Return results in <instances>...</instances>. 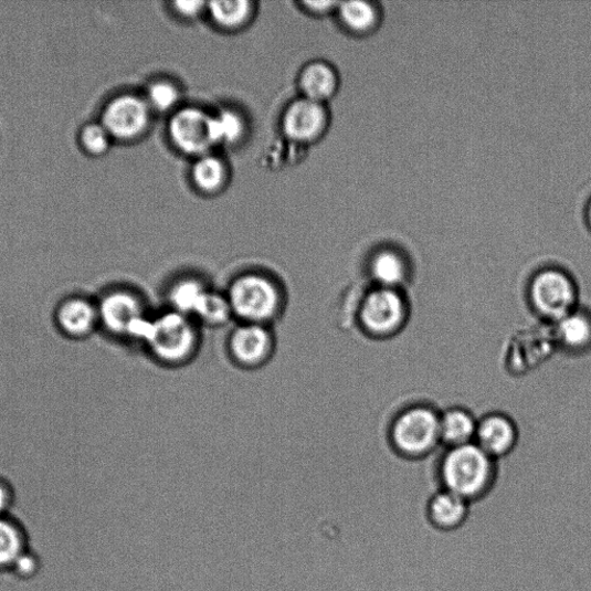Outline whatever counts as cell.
Returning a JSON list of instances; mask_svg holds the SVG:
<instances>
[{
	"instance_id": "9c48e42d",
	"label": "cell",
	"mask_w": 591,
	"mask_h": 591,
	"mask_svg": "<svg viewBox=\"0 0 591 591\" xmlns=\"http://www.w3.org/2000/svg\"><path fill=\"white\" fill-rule=\"evenodd\" d=\"M150 122L147 101L130 94L115 97L102 113L101 124L113 140L133 141L141 137Z\"/></svg>"
},
{
	"instance_id": "4316f807",
	"label": "cell",
	"mask_w": 591,
	"mask_h": 591,
	"mask_svg": "<svg viewBox=\"0 0 591 591\" xmlns=\"http://www.w3.org/2000/svg\"><path fill=\"white\" fill-rule=\"evenodd\" d=\"M179 92L169 83H157L148 91L147 103L150 109L166 113L171 110L178 103Z\"/></svg>"
},
{
	"instance_id": "7402d4cb",
	"label": "cell",
	"mask_w": 591,
	"mask_h": 591,
	"mask_svg": "<svg viewBox=\"0 0 591 591\" xmlns=\"http://www.w3.org/2000/svg\"><path fill=\"white\" fill-rule=\"evenodd\" d=\"M226 169L224 163L212 156L199 158L193 168V179L199 189L204 192H215L225 183Z\"/></svg>"
},
{
	"instance_id": "83f0119b",
	"label": "cell",
	"mask_w": 591,
	"mask_h": 591,
	"mask_svg": "<svg viewBox=\"0 0 591 591\" xmlns=\"http://www.w3.org/2000/svg\"><path fill=\"white\" fill-rule=\"evenodd\" d=\"M13 567L20 576H32L36 570V560L30 556L22 553L14 562Z\"/></svg>"
},
{
	"instance_id": "44dd1931",
	"label": "cell",
	"mask_w": 591,
	"mask_h": 591,
	"mask_svg": "<svg viewBox=\"0 0 591 591\" xmlns=\"http://www.w3.org/2000/svg\"><path fill=\"white\" fill-rule=\"evenodd\" d=\"M340 17L348 30L356 34H368L377 29L380 21L378 8L370 2H348L340 4Z\"/></svg>"
},
{
	"instance_id": "6da1fadb",
	"label": "cell",
	"mask_w": 591,
	"mask_h": 591,
	"mask_svg": "<svg viewBox=\"0 0 591 591\" xmlns=\"http://www.w3.org/2000/svg\"><path fill=\"white\" fill-rule=\"evenodd\" d=\"M202 345L203 328L193 318L162 306L154 310L139 348L154 365L178 370L196 361Z\"/></svg>"
},
{
	"instance_id": "5b68a950",
	"label": "cell",
	"mask_w": 591,
	"mask_h": 591,
	"mask_svg": "<svg viewBox=\"0 0 591 591\" xmlns=\"http://www.w3.org/2000/svg\"><path fill=\"white\" fill-rule=\"evenodd\" d=\"M355 325L373 340L392 339L410 319V300L404 289L370 286L355 306Z\"/></svg>"
},
{
	"instance_id": "7a4b0ae2",
	"label": "cell",
	"mask_w": 591,
	"mask_h": 591,
	"mask_svg": "<svg viewBox=\"0 0 591 591\" xmlns=\"http://www.w3.org/2000/svg\"><path fill=\"white\" fill-rule=\"evenodd\" d=\"M235 323L275 326L285 317L289 292L284 282L263 271H245L223 288Z\"/></svg>"
},
{
	"instance_id": "5bb4252c",
	"label": "cell",
	"mask_w": 591,
	"mask_h": 591,
	"mask_svg": "<svg viewBox=\"0 0 591 591\" xmlns=\"http://www.w3.org/2000/svg\"><path fill=\"white\" fill-rule=\"evenodd\" d=\"M327 114L323 103L302 98L293 103L284 117V131L298 143L316 140L324 133Z\"/></svg>"
},
{
	"instance_id": "1f68e13d",
	"label": "cell",
	"mask_w": 591,
	"mask_h": 591,
	"mask_svg": "<svg viewBox=\"0 0 591 591\" xmlns=\"http://www.w3.org/2000/svg\"><path fill=\"white\" fill-rule=\"evenodd\" d=\"M585 221H587V224H588L589 229L591 230V199L587 203Z\"/></svg>"
},
{
	"instance_id": "277c9868",
	"label": "cell",
	"mask_w": 591,
	"mask_h": 591,
	"mask_svg": "<svg viewBox=\"0 0 591 591\" xmlns=\"http://www.w3.org/2000/svg\"><path fill=\"white\" fill-rule=\"evenodd\" d=\"M439 476L443 489L471 503L492 492L497 478V461L475 443L446 448L440 461Z\"/></svg>"
},
{
	"instance_id": "d6986e66",
	"label": "cell",
	"mask_w": 591,
	"mask_h": 591,
	"mask_svg": "<svg viewBox=\"0 0 591 591\" xmlns=\"http://www.w3.org/2000/svg\"><path fill=\"white\" fill-rule=\"evenodd\" d=\"M300 86L306 98L323 103L336 94L338 75L329 65L314 63L304 70Z\"/></svg>"
},
{
	"instance_id": "3957f363",
	"label": "cell",
	"mask_w": 591,
	"mask_h": 591,
	"mask_svg": "<svg viewBox=\"0 0 591 591\" xmlns=\"http://www.w3.org/2000/svg\"><path fill=\"white\" fill-rule=\"evenodd\" d=\"M99 331L122 345L139 347L156 308L146 295L130 285H114L96 296Z\"/></svg>"
},
{
	"instance_id": "d4e9b609",
	"label": "cell",
	"mask_w": 591,
	"mask_h": 591,
	"mask_svg": "<svg viewBox=\"0 0 591 591\" xmlns=\"http://www.w3.org/2000/svg\"><path fill=\"white\" fill-rule=\"evenodd\" d=\"M22 537L18 528L0 518V568L14 564L23 553Z\"/></svg>"
},
{
	"instance_id": "8fae6325",
	"label": "cell",
	"mask_w": 591,
	"mask_h": 591,
	"mask_svg": "<svg viewBox=\"0 0 591 591\" xmlns=\"http://www.w3.org/2000/svg\"><path fill=\"white\" fill-rule=\"evenodd\" d=\"M212 116L196 108L178 112L169 125L173 144L189 156H208L214 146L211 130Z\"/></svg>"
},
{
	"instance_id": "7c38bea8",
	"label": "cell",
	"mask_w": 591,
	"mask_h": 591,
	"mask_svg": "<svg viewBox=\"0 0 591 591\" xmlns=\"http://www.w3.org/2000/svg\"><path fill=\"white\" fill-rule=\"evenodd\" d=\"M519 439L518 424L503 411H492L478 419L475 444L496 461L516 450Z\"/></svg>"
},
{
	"instance_id": "4fadbf2b",
	"label": "cell",
	"mask_w": 591,
	"mask_h": 591,
	"mask_svg": "<svg viewBox=\"0 0 591 591\" xmlns=\"http://www.w3.org/2000/svg\"><path fill=\"white\" fill-rule=\"evenodd\" d=\"M213 288L208 278L197 274L179 275L162 288L163 307L193 318Z\"/></svg>"
},
{
	"instance_id": "f546056e",
	"label": "cell",
	"mask_w": 591,
	"mask_h": 591,
	"mask_svg": "<svg viewBox=\"0 0 591 591\" xmlns=\"http://www.w3.org/2000/svg\"><path fill=\"white\" fill-rule=\"evenodd\" d=\"M11 490L10 487L2 481H0V514L4 513L11 504Z\"/></svg>"
},
{
	"instance_id": "484cf974",
	"label": "cell",
	"mask_w": 591,
	"mask_h": 591,
	"mask_svg": "<svg viewBox=\"0 0 591 591\" xmlns=\"http://www.w3.org/2000/svg\"><path fill=\"white\" fill-rule=\"evenodd\" d=\"M113 138L101 123H91L82 128L80 143L88 156L97 158L109 150Z\"/></svg>"
},
{
	"instance_id": "4dcf8cb0",
	"label": "cell",
	"mask_w": 591,
	"mask_h": 591,
	"mask_svg": "<svg viewBox=\"0 0 591 591\" xmlns=\"http://www.w3.org/2000/svg\"><path fill=\"white\" fill-rule=\"evenodd\" d=\"M306 7L310 8V10H313V11L327 12L328 10H330L329 8L336 7V3H331V2H318V3L310 2V3H306Z\"/></svg>"
},
{
	"instance_id": "f1b7e54d",
	"label": "cell",
	"mask_w": 591,
	"mask_h": 591,
	"mask_svg": "<svg viewBox=\"0 0 591 591\" xmlns=\"http://www.w3.org/2000/svg\"><path fill=\"white\" fill-rule=\"evenodd\" d=\"M204 7H205V3L203 2H177L175 3L176 11L186 18L198 17L202 12Z\"/></svg>"
},
{
	"instance_id": "ac0fdd59",
	"label": "cell",
	"mask_w": 591,
	"mask_h": 591,
	"mask_svg": "<svg viewBox=\"0 0 591 591\" xmlns=\"http://www.w3.org/2000/svg\"><path fill=\"white\" fill-rule=\"evenodd\" d=\"M468 510L469 502L443 489L429 500L428 518L433 527L450 531L465 524Z\"/></svg>"
},
{
	"instance_id": "52a82bcc",
	"label": "cell",
	"mask_w": 591,
	"mask_h": 591,
	"mask_svg": "<svg viewBox=\"0 0 591 591\" xmlns=\"http://www.w3.org/2000/svg\"><path fill=\"white\" fill-rule=\"evenodd\" d=\"M580 293L576 278L558 267L537 271L529 279L527 299L532 313L556 324L580 306Z\"/></svg>"
},
{
	"instance_id": "cb8c5ba5",
	"label": "cell",
	"mask_w": 591,
	"mask_h": 591,
	"mask_svg": "<svg viewBox=\"0 0 591 591\" xmlns=\"http://www.w3.org/2000/svg\"><path fill=\"white\" fill-rule=\"evenodd\" d=\"M211 130L214 145L235 144L244 133L242 118L233 112H222L211 118Z\"/></svg>"
},
{
	"instance_id": "ffe728a7",
	"label": "cell",
	"mask_w": 591,
	"mask_h": 591,
	"mask_svg": "<svg viewBox=\"0 0 591 591\" xmlns=\"http://www.w3.org/2000/svg\"><path fill=\"white\" fill-rule=\"evenodd\" d=\"M193 319L204 329H218L235 323L233 312L223 289L214 287L203 300Z\"/></svg>"
},
{
	"instance_id": "8992f818",
	"label": "cell",
	"mask_w": 591,
	"mask_h": 591,
	"mask_svg": "<svg viewBox=\"0 0 591 591\" xmlns=\"http://www.w3.org/2000/svg\"><path fill=\"white\" fill-rule=\"evenodd\" d=\"M441 411L429 403L410 404L399 411L389 426L393 451L408 460L424 458L442 446Z\"/></svg>"
},
{
	"instance_id": "ba28073f",
	"label": "cell",
	"mask_w": 591,
	"mask_h": 591,
	"mask_svg": "<svg viewBox=\"0 0 591 591\" xmlns=\"http://www.w3.org/2000/svg\"><path fill=\"white\" fill-rule=\"evenodd\" d=\"M224 351L228 361L236 369L254 372L265 369L277 351V337L273 326L234 323L231 325Z\"/></svg>"
},
{
	"instance_id": "9a60e30c",
	"label": "cell",
	"mask_w": 591,
	"mask_h": 591,
	"mask_svg": "<svg viewBox=\"0 0 591 591\" xmlns=\"http://www.w3.org/2000/svg\"><path fill=\"white\" fill-rule=\"evenodd\" d=\"M368 275L371 286L405 291L411 267L403 252L394 247H382L371 255Z\"/></svg>"
},
{
	"instance_id": "e0dca14e",
	"label": "cell",
	"mask_w": 591,
	"mask_h": 591,
	"mask_svg": "<svg viewBox=\"0 0 591 591\" xmlns=\"http://www.w3.org/2000/svg\"><path fill=\"white\" fill-rule=\"evenodd\" d=\"M478 419L464 407H452L441 411V443L445 448H454L475 443Z\"/></svg>"
},
{
	"instance_id": "2e32d148",
	"label": "cell",
	"mask_w": 591,
	"mask_h": 591,
	"mask_svg": "<svg viewBox=\"0 0 591 591\" xmlns=\"http://www.w3.org/2000/svg\"><path fill=\"white\" fill-rule=\"evenodd\" d=\"M553 326V338L564 353L580 356L591 351V313L579 306Z\"/></svg>"
},
{
	"instance_id": "603a6c76",
	"label": "cell",
	"mask_w": 591,
	"mask_h": 591,
	"mask_svg": "<svg viewBox=\"0 0 591 591\" xmlns=\"http://www.w3.org/2000/svg\"><path fill=\"white\" fill-rule=\"evenodd\" d=\"M252 4L246 0L236 2H213L210 12L214 21L225 30L242 28L252 14Z\"/></svg>"
},
{
	"instance_id": "30bf717a",
	"label": "cell",
	"mask_w": 591,
	"mask_h": 591,
	"mask_svg": "<svg viewBox=\"0 0 591 591\" xmlns=\"http://www.w3.org/2000/svg\"><path fill=\"white\" fill-rule=\"evenodd\" d=\"M54 326L61 336L70 341H84L99 331L96 297L71 294L55 306Z\"/></svg>"
}]
</instances>
